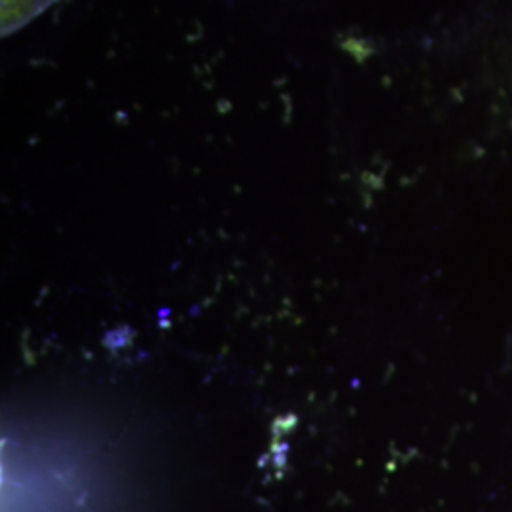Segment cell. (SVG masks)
<instances>
[{"instance_id": "obj_1", "label": "cell", "mask_w": 512, "mask_h": 512, "mask_svg": "<svg viewBox=\"0 0 512 512\" xmlns=\"http://www.w3.org/2000/svg\"><path fill=\"white\" fill-rule=\"evenodd\" d=\"M57 0H2V35L8 37L29 25Z\"/></svg>"}]
</instances>
